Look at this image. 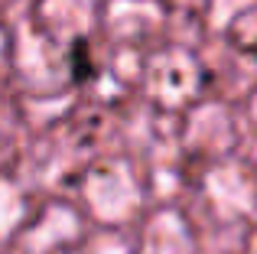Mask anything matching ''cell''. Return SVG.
I'll use <instances>...</instances> for the list:
<instances>
[]
</instances>
